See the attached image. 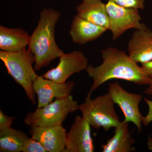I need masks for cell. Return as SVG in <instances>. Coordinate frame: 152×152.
Here are the masks:
<instances>
[{
  "instance_id": "obj_1",
  "label": "cell",
  "mask_w": 152,
  "mask_h": 152,
  "mask_svg": "<svg viewBox=\"0 0 152 152\" xmlns=\"http://www.w3.org/2000/svg\"><path fill=\"white\" fill-rule=\"evenodd\" d=\"M101 53L102 64L96 66L88 65L86 69L93 81L86 98H91L95 90L113 79L124 80L139 86L149 84L151 79L126 52L111 47L102 50Z\"/></svg>"
},
{
  "instance_id": "obj_2",
  "label": "cell",
  "mask_w": 152,
  "mask_h": 152,
  "mask_svg": "<svg viewBox=\"0 0 152 152\" xmlns=\"http://www.w3.org/2000/svg\"><path fill=\"white\" fill-rule=\"evenodd\" d=\"M61 16L60 11L51 8H44L40 12L37 25L30 36L28 46L34 56L35 70L47 66L65 53L58 47L55 37L56 26Z\"/></svg>"
},
{
  "instance_id": "obj_3",
  "label": "cell",
  "mask_w": 152,
  "mask_h": 152,
  "mask_svg": "<svg viewBox=\"0 0 152 152\" xmlns=\"http://www.w3.org/2000/svg\"><path fill=\"white\" fill-rule=\"evenodd\" d=\"M0 59L9 75L24 90L28 99L35 104L36 94L33 83L38 75L33 68L34 61L32 53L26 48L15 52L1 50Z\"/></svg>"
},
{
  "instance_id": "obj_4",
  "label": "cell",
  "mask_w": 152,
  "mask_h": 152,
  "mask_svg": "<svg viewBox=\"0 0 152 152\" xmlns=\"http://www.w3.org/2000/svg\"><path fill=\"white\" fill-rule=\"evenodd\" d=\"M115 104L107 93L94 99L86 98L84 102L79 105V110L91 126L96 129L102 128L108 132L121 122L114 108Z\"/></svg>"
},
{
  "instance_id": "obj_5",
  "label": "cell",
  "mask_w": 152,
  "mask_h": 152,
  "mask_svg": "<svg viewBox=\"0 0 152 152\" xmlns=\"http://www.w3.org/2000/svg\"><path fill=\"white\" fill-rule=\"evenodd\" d=\"M79 110L77 101L72 95L54 102L26 115L24 121L29 126H53L62 125L69 114Z\"/></svg>"
},
{
  "instance_id": "obj_6",
  "label": "cell",
  "mask_w": 152,
  "mask_h": 152,
  "mask_svg": "<svg viewBox=\"0 0 152 152\" xmlns=\"http://www.w3.org/2000/svg\"><path fill=\"white\" fill-rule=\"evenodd\" d=\"M110 23L109 30L113 39L116 40L127 30L143 29L147 27L140 22L142 18L139 10L118 5L110 1L106 4Z\"/></svg>"
},
{
  "instance_id": "obj_7",
  "label": "cell",
  "mask_w": 152,
  "mask_h": 152,
  "mask_svg": "<svg viewBox=\"0 0 152 152\" xmlns=\"http://www.w3.org/2000/svg\"><path fill=\"white\" fill-rule=\"evenodd\" d=\"M107 93L115 104L121 110L124 116V121L132 123L138 131L141 132L144 117L140 112L139 105L143 96L140 94L129 92L117 81L109 84Z\"/></svg>"
},
{
  "instance_id": "obj_8",
  "label": "cell",
  "mask_w": 152,
  "mask_h": 152,
  "mask_svg": "<svg viewBox=\"0 0 152 152\" xmlns=\"http://www.w3.org/2000/svg\"><path fill=\"white\" fill-rule=\"evenodd\" d=\"M59 62L54 68L47 71L42 77L60 83H66L74 74L79 73L88 67V58L81 50L72 51L60 57Z\"/></svg>"
},
{
  "instance_id": "obj_9",
  "label": "cell",
  "mask_w": 152,
  "mask_h": 152,
  "mask_svg": "<svg viewBox=\"0 0 152 152\" xmlns=\"http://www.w3.org/2000/svg\"><path fill=\"white\" fill-rule=\"evenodd\" d=\"M95 151L91 126L83 116H77L66 133V148L63 152H93Z\"/></svg>"
},
{
  "instance_id": "obj_10",
  "label": "cell",
  "mask_w": 152,
  "mask_h": 152,
  "mask_svg": "<svg viewBox=\"0 0 152 152\" xmlns=\"http://www.w3.org/2000/svg\"><path fill=\"white\" fill-rule=\"evenodd\" d=\"M75 83L73 81L60 83L38 76L33 83V87L37 96V108L52 102L54 99H63L71 95Z\"/></svg>"
},
{
  "instance_id": "obj_11",
  "label": "cell",
  "mask_w": 152,
  "mask_h": 152,
  "mask_svg": "<svg viewBox=\"0 0 152 152\" xmlns=\"http://www.w3.org/2000/svg\"><path fill=\"white\" fill-rule=\"evenodd\" d=\"M29 133L48 152H63L65 149L66 133L62 125L47 127H32Z\"/></svg>"
},
{
  "instance_id": "obj_12",
  "label": "cell",
  "mask_w": 152,
  "mask_h": 152,
  "mask_svg": "<svg viewBox=\"0 0 152 152\" xmlns=\"http://www.w3.org/2000/svg\"><path fill=\"white\" fill-rule=\"evenodd\" d=\"M128 55L137 64L152 61V31L147 27L136 30L128 43Z\"/></svg>"
},
{
  "instance_id": "obj_13",
  "label": "cell",
  "mask_w": 152,
  "mask_h": 152,
  "mask_svg": "<svg viewBox=\"0 0 152 152\" xmlns=\"http://www.w3.org/2000/svg\"><path fill=\"white\" fill-rule=\"evenodd\" d=\"M107 30L76 15L71 23L69 35L74 43L84 45L100 37Z\"/></svg>"
},
{
  "instance_id": "obj_14",
  "label": "cell",
  "mask_w": 152,
  "mask_h": 152,
  "mask_svg": "<svg viewBox=\"0 0 152 152\" xmlns=\"http://www.w3.org/2000/svg\"><path fill=\"white\" fill-rule=\"evenodd\" d=\"M78 16L109 30L110 23L106 4L102 0H83L77 6Z\"/></svg>"
},
{
  "instance_id": "obj_15",
  "label": "cell",
  "mask_w": 152,
  "mask_h": 152,
  "mask_svg": "<svg viewBox=\"0 0 152 152\" xmlns=\"http://www.w3.org/2000/svg\"><path fill=\"white\" fill-rule=\"evenodd\" d=\"M135 143L134 139L129 130V123L123 121L115 128L113 136L108 140L105 144L102 145V152H135Z\"/></svg>"
},
{
  "instance_id": "obj_16",
  "label": "cell",
  "mask_w": 152,
  "mask_h": 152,
  "mask_svg": "<svg viewBox=\"0 0 152 152\" xmlns=\"http://www.w3.org/2000/svg\"><path fill=\"white\" fill-rule=\"evenodd\" d=\"M30 36L21 28H8L0 26V49L10 52L26 48Z\"/></svg>"
},
{
  "instance_id": "obj_17",
  "label": "cell",
  "mask_w": 152,
  "mask_h": 152,
  "mask_svg": "<svg viewBox=\"0 0 152 152\" xmlns=\"http://www.w3.org/2000/svg\"><path fill=\"white\" fill-rule=\"evenodd\" d=\"M28 138L23 131L11 127L0 130V152H22Z\"/></svg>"
},
{
  "instance_id": "obj_18",
  "label": "cell",
  "mask_w": 152,
  "mask_h": 152,
  "mask_svg": "<svg viewBox=\"0 0 152 152\" xmlns=\"http://www.w3.org/2000/svg\"><path fill=\"white\" fill-rule=\"evenodd\" d=\"M23 152H48L44 146L37 140L31 137L25 143Z\"/></svg>"
},
{
  "instance_id": "obj_19",
  "label": "cell",
  "mask_w": 152,
  "mask_h": 152,
  "mask_svg": "<svg viewBox=\"0 0 152 152\" xmlns=\"http://www.w3.org/2000/svg\"><path fill=\"white\" fill-rule=\"evenodd\" d=\"M118 5L126 8L143 10L145 7V0H108Z\"/></svg>"
},
{
  "instance_id": "obj_20",
  "label": "cell",
  "mask_w": 152,
  "mask_h": 152,
  "mask_svg": "<svg viewBox=\"0 0 152 152\" xmlns=\"http://www.w3.org/2000/svg\"><path fill=\"white\" fill-rule=\"evenodd\" d=\"M15 117H10L5 115L1 110H0V130L11 127Z\"/></svg>"
},
{
  "instance_id": "obj_21",
  "label": "cell",
  "mask_w": 152,
  "mask_h": 152,
  "mask_svg": "<svg viewBox=\"0 0 152 152\" xmlns=\"http://www.w3.org/2000/svg\"><path fill=\"white\" fill-rule=\"evenodd\" d=\"M144 101L145 102L148 107V113L143 119L142 124L147 126L152 122V99H148L146 98H144Z\"/></svg>"
},
{
  "instance_id": "obj_22",
  "label": "cell",
  "mask_w": 152,
  "mask_h": 152,
  "mask_svg": "<svg viewBox=\"0 0 152 152\" xmlns=\"http://www.w3.org/2000/svg\"><path fill=\"white\" fill-rule=\"evenodd\" d=\"M141 67L150 78L152 79V61L142 64Z\"/></svg>"
},
{
  "instance_id": "obj_23",
  "label": "cell",
  "mask_w": 152,
  "mask_h": 152,
  "mask_svg": "<svg viewBox=\"0 0 152 152\" xmlns=\"http://www.w3.org/2000/svg\"><path fill=\"white\" fill-rule=\"evenodd\" d=\"M148 86L144 91L143 93L149 96H152V79L151 80L149 84L148 85Z\"/></svg>"
},
{
  "instance_id": "obj_24",
  "label": "cell",
  "mask_w": 152,
  "mask_h": 152,
  "mask_svg": "<svg viewBox=\"0 0 152 152\" xmlns=\"http://www.w3.org/2000/svg\"><path fill=\"white\" fill-rule=\"evenodd\" d=\"M147 146L148 149L152 152V137L151 136H149L147 141Z\"/></svg>"
}]
</instances>
